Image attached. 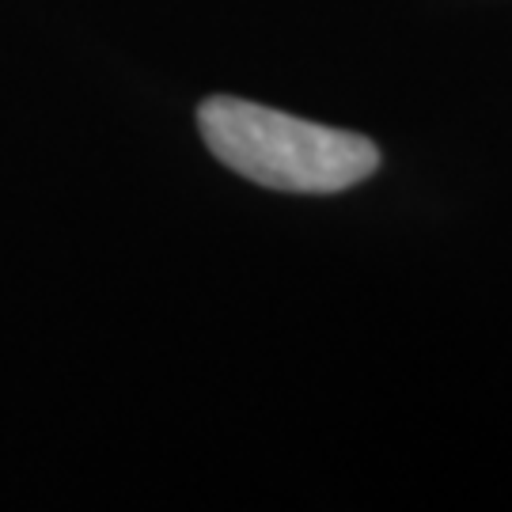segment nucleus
<instances>
[{
  "label": "nucleus",
  "mask_w": 512,
  "mask_h": 512,
  "mask_svg": "<svg viewBox=\"0 0 512 512\" xmlns=\"http://www.w3.org/2000/svg\"><path fill=\"white\" fill-rule=\"evenodd\" d=\"M198 129L224 167L289 194H338L368 179L380 164V148L361 133L319 126L236 95L205 99Z\"/></svg>",
  "instance_id": "nucleus-1"
}]
</instances>
